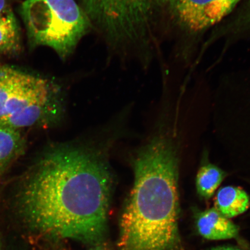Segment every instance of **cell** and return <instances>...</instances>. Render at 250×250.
<instances>
[{"label": "cell", "mask_w": 250, "mask_h": 250, "mask_svg": "<svg viewBox=\"0 0 250 250\" xmlns=\"http://www.w3.org/2000/svg\"><path fill=\"white\" fill-rule=\"evenodd\" d=\"M9 6L8 4L7 0H0V14L7 9Z\"/></svg>", "instance_id": "cell-15"}, {"label": "cell", "mask_w": 250, "mask_h": 250, "mask_svg": "<svg viewBox=\"0 0 250 250\" xmlns=\"http://www.w3.org/2000/svg\"><path fill=\"white\" fill-rule=\"evenodd\" d=\"M226 175V172L214 165L208 164L202 166L197 174L196 180L199 195L206 200L211 198Z\"/></svg>", "instance_id": "cell-11"}, {"label": "cell", "mask_w": 250, "mask_h": 250, "mask_svg": "<svg viewBox=\"0 0 250 250\" xmlns=\"http://www.w3.org/2000/svg\"><path fill=\"white\" fill-rule=\"evenodd\" d=\"M21 13L34 46H48L65 59L92 24L75 0H24Z\"/></svg>", "instance_id": "cell-4"}, {"label": "cell", "mask_w": 250, "mask_h": 250, "mask_svg": "<svg viewBox=\"0 0 250 250\" xmlns=\"http://www.w3.org/2000/svg\"><path fill=\"white\" fill-rule=\"evenodd\" d=\"M134 167V186L121 216L119 250H178L176 149L158 137L141 151Z\"/></svg>", "instance_id": "cell-2"}, {"label": "cell", "mask_w": 250, "mask_h": 250, "mask_svg": "<svg viewBox=\"0 0 250 250\" xmlns=\"http://www.w3.org/2000/svg\"><path fill=\"white\" fill-rule=\"evenodd\" d=\"M208 250H245L241 248H237V247L233 246H218L215 248H212Z\"/></svg>", "instance_id": "cell-14"}, {"label": "cell", "mask_w": 250, "mask_h": 250, "mask_svg": "<svg viewBox=\"0 0 250 250\" xmlns=\"http://www.w3.org/2000/svg\"><path fill=\"white\" fill-rule=\"evenodd\" d=\"M151 0H98L89 20L115 48L133 49L147 39Z\"/></svg>", "instance_id": "cell-5"}, {"label": "cell", "mask_w": 250, "mask_h": 250, "mask_svg": "<svg viewBox=\"0 0 250 250\" xmlns=\"http://www.w3.org/2000/svg\"><path fill=\"white\" fill-rule=\"evenodd\" d=\"M232 28L236 31H250V0L233 21Z\"/></svg>", "instance_id": "cell-12"}, {"label": "cell", "mask_w": 250, "mask_h": 250, "mask_svg": "<svg viewBox=\"0 0 250 250\" xmlns=\"http://www.w3.org/2000/svg\"><path fill=\"white\" fill-rule=\"evenodd\" d=\"M249 196L241 188L227 186L222 188L215 200V209L227 218L238 216L248 210Z\"/></svg>", "instance_id": "cell-9"}, {"label": "cell", "mask_w": 250, "mask_h": 250, "mask_svg": "<svg viewBox=\"0 0 250 250\" xmlns=\"http://www.w3.org/2000/svg\"><path fill=\"white\" fill-rule=\"evenodd\" d=\"M58 93L46 78L0 65V126L24 131L42 125L56 108Z\"/></svg>", "instance_id": "cell-3"}, {"label": "cell", "mask_w": 250, "mask_h": 250, "mask_svg": "<svg viewBox=\"0 0 250 250\" xmlns=\"http://www.w3.org/2000/svg\"><path fill=\"white\" fill-rule=\"evenodd\" d=\"M21 33L10 7L0 14V57L14 55L21 48Z\"/></svg>", "instance_id": "cell-10"}, {"label": "cell", "mask_w": 250, "mask_h": 250, "mask_svg": "<svg viewBox=\"0 0 250 250\" xmlns=\"http://www.w3.org/2000/svg\"><path fill=\"white\" fill-rule=\"evenodd\" d=\"M240 0H170L172 11L186 29L200 31L219 22Z\"/></svg>", "instance_id": "cell-6"}, {"label": "cell", "mask_w": 250, "mask_h": 250, "mask_svg": "<svg viewBox=\"0 0 250 250\" xmlns=\"http://www.w3.org/2000/svg\"><path fill=\"white\" fill-rule=\"evenodd\" d=\"M151 1L156 3V4H162L167 2L169 3L170 0H151Z\"/></svg>", "instance_id": "cell-16"}, {"label": "cell", "mask_w": 250, "mask_h": 250, "mask_svg": "<svg viewBox=\"0 0 250 250\" xmlns=\"http://www.w3.org/2000/svg\"><path fill=\"white\" fill-rule=\"evenodd\" d=\"M90 250H103L102 248H101V247L96 246V247H95V248H92Z\"/></svg>", "instance_id": "cell-17"}, {"label": "cell", "mask_w": 250, "mask_h": 250, "mask_svg": "<svg viewBox=\"0 0 250 250\" xmlns=\"http://www.w3.org/2000/svg\"><path fill=\"white\" fill-rule=\"evenodd\" d=\"M196 227L199 234L208 240L234 239L239 234L238 227L215 208L199 212L196 218Z\"/></svg>", "instance_id": "cell-7"}, {"label": "cell", "mask_w": 250, "mask_h": 250, "mask_svg": "<svg viewBox=\"0 0 250 250\" xmlns=\"http://www.w3.org/2000/svg\"><path fill=\"white\" fill-rule=\"evenodd\" d=\"M112 186L98 152L76 146L53 148L19 178L14 198L34 241H101Z\"/></svg>", "instance_id": "cell-1"}, {"label": "cell", "mask_w": 250, "mask_h": 250, "mask_svg": "<svg viewBox=\"0 0 250 250\" xmlns=\"http://www.w3.org/2000/svg\"><path fill=\"white\" fill-rule=\"evenodd\" d=\"M24 131L17 128L0 126V177L22 156L26 149Z\"/></svg>", "instance_id": "cell-8"}, {"label": "cell", "mask_w": 250, "mask_h": 250, "mask_svg": "<svg viewBox=\"0 0 250 250\" xmlns=\"http://www.w3.org/2000/svg\"><path fill=\"white\" fill-rule=\"evenodd\" d=\"M98 0H81L83 7V11L86 15H88L95 7Z\"/></svg>", "instance_id": "cell-13"}]
</instances>
